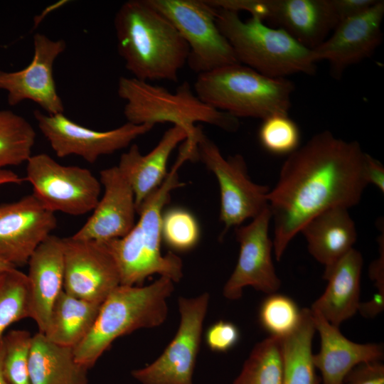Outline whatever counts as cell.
Wrapping results in <instances>:
<instances>
[{"instance_id":"obj_24","label":"cell","mask_w":384,"mask_h":384,"mask_svg":"<svg viewBox=\"0 0 384 384\" xmlns=\"http://www.w3.org/2000/svg\"><path fill=\"white\" fill-rule=\"evenodd\" d=\"M312 257L328 268L348 251L357 239L355 223L344 207L326 210L308 221L300 230Z\"/></svg>"},{"instance_id":"obj_19","label":"cell","mask_w":384,"mask_h":384,"mask_svg":"<svg viewBox=\"0 0 384 384\" xmlns=\"http://www.w3.org/2000/svg\"><path fill=\"white\" fill-rule=\"evenodd\" d=\"M30 318L44 333L52 307L63 290V238L50 235L34 250L28 263Z\"/></svg>"},{"instance_id":"obj_21","label":"cell","mask_w":384,"mask_h":384,"mask_svg":"<svg viewBox=\"0 0 384 384\" xmlns=\"http://www.w3.org/2000/svg\"><path fill=\"white\" fill-rule=\"evenodd\" d=\"M267 21L311 50L338 24L330 0H270Z\"/></svg>"},{"instance_id":"obj_20","label":"cell","mask_w":384,"mask_h":384,"mask_svg":"<svg viewBox=\"0 0 384 384\" xmlns=\"http://www.w3.org/2000/svg\"><path fill=\"white\" fill-rule=\"evenodd\" d=\"M311 311L321 339L320 350L313 355V361L320 371L321 384H343L346 376L358 364L383 359L382 344L353 342L340 332L339 327L330 324L319 313Z\"/></svg>"},{"instance_id":"obj_35","label":"cell","mask_w":384,"mask_h":384,"mask_svg":"<svg viewBox=\"0 0 384 384\" xmlns=\"http://www.w3.org/2000/svg\"><path fill=\"white\" fill-rule=\"evenodd\" d=\"M240 331L233 323L220 320L206 331L205 340L214 352L224 353L233 348L240 339Z\"/></svg>"},{"instance_id":"obj_5","label":"cell","mask_w":384,"mask_h":384,"mask_svg":"<svg viewBox=\"0 0 384 384\" xmlns=\"http://www.w3.org/2000/svg\"><path fill=\"white\" fill-rule=\"evenodd\" d=\"M117 94L124 102V115L127 122L134 124L171 123L183 129L188 135L186 142L196 146L201 128L197 122H203L227 132L239 129V119L218 110L203 102L186 81L174 92L133 77H121Z\"/></svg>"},{"instance_id":"obj_6","label":"cell","mask_w":384,"mask_h":384,"mask_svg":"<svg viewBox=\"0 0 384 384\" xmlns=\"http://www.w3.org/2000/svg\"><path fill=\"white\" fill-rule=\"evenodd\" d=\"M295 90L287 78H272L240 63L198 75L196 95L210 107L239 117L289 114Z\"/></svg>"},{"instance_id":"obj_32","label":"cell","mask_w":384,"mask_h":384,"mask_svg":"<svg viewBox=\"0 0 384 384\" xmlns=\"http://www.w3.org/2000/svg\"><path fill=\"white\" fill-rule=\"evenodd\" d=\"M161 228L162 241L174 251L190 250L199 242L201 230L198 220L183 208L172 207L164 210Z\"/></svg>"},{"instance_id":"obj_15","label":"cell","mask_w":384,"mask_h":384,"mask_svg":"<svg viewBox=\"0 0 384 384\" xmlns=\"http://www.w3.org/2000/svg\"><path fill=\"white\" fill-rule=\"evenodd\" d=\"M65 49V41L36 33L31 62L18 71L0 70V90L7 92L8 103L16 106L24 100H31L46 114L63 113V103L54 80L53 65Z\"/></svg>"},{"instance_id":"obj_38","label":"cell","mask_w":384,"mask_h":384,"mask_svg":"<svg viewBox=\"0 0 384 384\" xmlns=\"http://www.w3.org/2000/svg\"><path fill=\"white\" fill-rule=\"evenodd\" d=\"M364 174L368 184L375 186L382 193L384 192V167L377 159L366 153Z\"/></svg>"},{"instance_id":"obj_34","label":"cell","mask_w":384,"mask_h":384,"mask_svg":"<svg viewBox=\"0 0 384 384\" xmlns=\"http://www.w3.org/2000/svg\"><path fill=\"white\" fill-rule=\"evenodd\" d=\"M258 137L261 145L267 151L289 155L299 148L300 132L289 114H277L262 119Z\"/></svg>"},{"instance_id":"obj_37","label":"cell","mask_w":384,"mask_h":384,"mask_svg":"<svg viewBox=\"0 0 384 384\" xmlns=\"http://www.w3.org/2000/svg\"><path fill=\"white\" fill-rule=\"evenodd\" d=\"M338 23L357 16L373 6L378 0H330Z\"/></svg>"},{"instance_id":"obj_33","label":"cell","mask_w":384,"mask_h":384,"mask_svg":"<svg viewBox=\"0 0 384 384\" xmlns=\"http://www.w3.org/2000/svg\"><path fill=\"white\" fill-rule=\"evenodd\" d=\"M32 337L29 331L22 329L12 330L3 336L2 371L7 384H29Z\"/></svg>"},{"instance_id":"obj_39","label":"cell","mask_w":384,"mask_h":384,"mask_svg":"<svg viewBox=\"0 0 384 384\" xmlns=\"http://www.w3.org/2000/svg\"><path fill=\"white\" fill-rule=\"evenodd\" d=\"M382 233L378 238L380 255L369 266V276L374 282L378 292L384 294V238Z\"/></svg>"},{"instance_id":"obj_10","label":"cell","mask_w":384,"mask_h":384,"mask_svg":"<svg viewBox=\"0 0 384 384\" xmlns=\"http://www.w3.org/2000/svg\"><path fill=\"white\" fill-rule=\"evenodd\" d=\"M26 163L25 181L50 211L82 215L96 207L102 185L89 169L61 165L45 153L31 155Z\"/></svg>"},{"instance_id":"obj_16","label":"cell","mask_w":384,"mask_h":384,"mask_svg":"<svg viewBox=\"0 0 384 384\" xmlns=\"http://www.w3.org/2000/svg\"><path fill=\"white\" fill-rule=\"evenodd\" d=\"M56 226L55 213L33 193L0 204V258L15 267L26 265Z\"/></svg>"},{"instance_id":"obj_43","label":"cell","mask_w":384,"mask_h":384,"mask_svg":"<svg viewBox=\"0 0 384 384\" xmlns=\"http://www.w3.org/2000/svg\"><path fill=\"white\" fill-rule=\"evenodd\" d=\"M14 268H16V267H15L12 265L5 262L4 260L0 258V274L5 273Z\"/></svg>"},{"instance_id":"obj_2","label":"cell","mask_w":384,"mask_h":384,"mask_svg":"<svg viewBox=\"0 0 384 384\" xmlns=\"http://www.w3.org/2000/svg\"><path fill=\"white\" fill-rule=\"evenodd\" d=\"M114 26L117 50L133 78L146 82L177 81L189 47L174 26L147 0H129L117 10Z\"/></svg>"},{"instance_id":"obj_17","label":"cell","mask_w":384,"mask_h":384,"mask_svg":"<svg viewBox=\"0 0 384 384\" xmlns=\"http://www.w3.org/2000/svg\"><path fill=\"white\" fill-rule=\"evenodd\" d=\"M384 1L378 0L366 11L341 21L330 37L312 49L317 63H329L331 73L340 78L350 66L370 57L383 38Z\"/></svg>"},{"instance_id":"obj_30","label":"cell","mask_w":384,"mask_h":384,"mask_svg":"<svg viewBox=\"0 0 384 384\" xmlns=\"http://www.w3.org/2000/svg\"><path fill=\"white\" fill-rule=\"evenodd\" d=\"M30 318L27 275L14 268L0 280V338L12 324Z\"/></svg>"},{"instance_id":"obj_44","label":"cell","mask_w":384,"mask_h":384,"mask_svg":"<svg viewBox=\"0 0 384 384\" xmlns=\"http://www.w3.org/2000/svg\"><path fill=\"white\" fill-rule=\"evenodd\" d=\"M3 274L4 273L0 274V280H1V277H2Z\"/></svg>"},{"instance_id":"obj_7","label":"cell","mask_w":384,"mask_h":384,"mask_svg":"<svg viewBox=\"0 0 384 384\" xmlns=\"http://www.w3.org/2000/svg\"><path fill=\"white\" fill-rule=\"evenodd\" d=\"M216 23L239 63L272 78L316 73L312 50L283 29L255 17L243 21L238 12L222 9H216Z\"/></svg>"},{"instance_id":"obj_25","label":"cell","mask_w":384,"mask_h":384,"mask_svg":"<svg viewBox=\"0 0 384 384\" xmlns=\"http://www.w3.org/2000/svg\"><path fill=\"white\" fill-rule=\"evenodd\" d=\"M88 369L78 363L72 348L33 335L29 355V384H88Z\"/></svg>"},{"instance_id":"obj_13","label":"cell","mask_w":384,"mask_h":384,"mask_svg":"<svg viewBox=\"0 0 384 384\" xmlns=\"http://www.w3.org/2000/svg\"><path fill=\"white\" fill-rule=\"evenodd\" d=\"M63 290L86 301L102 303L120 285L117 262L105 242L63 238Z\"/></svg>"},{"instance_id":"obj_42","label":"cell","mask_w":384,"mask_h":384,"mask_svg":"<svg viewBox=\"0 0 384 384\" xmlns=\"http://www.w3.org/2000/svg\"><path fill=\"white\" fill-rule=\"evenodd\" d=\"M4 356V341L3 336L0 338V384H7L6 382L3 371H2V363Z\"/></svg>"},{"instance_id":"obj_9","label":"cell","mask_w":384,"mask_h":384,"mask_svg":"<svg viewBox=\"0 0 384 384\" xmlns=\"http://www.w3.org/2000/svg\"><path fill=\"white\" fill-rule=\"evenodd\" d=\"M196 159L215 176L220 188V220L223 235L241 225L269 208L270 188L254 183L247 173L244 157L239 154L225 158L218 146L201 129L196 143Z\"/></svg>"},{"instance_id":"obj_29","label":"cell","mask_w":384,"mask_h":384,"mask_svg":"<svg viewBox=\"0 0 384 384\" xmlns=\"http://www.w3.org/2000/svg\"><path fill=\"white\" fill-rule=\"evenodd\" d=\"M36 132L23 117L0 110V169L18 166L32 155Z\"/></svg>"},{"instance_id":"obj_1","label":"cell","mask_w":384,"mask_h":384,"mask_svg":"<svg viewBox=\"0 0 384 384\" xmlns=\"http://www.w3.org/2000/svg\"><path fill=\"white\" fill-rule=\"evenodd\" d=\"M365 155L358 142L336 137L328 130L288 155L267 196L277 261L311 218L334 207L358 204L368 186Z\"/></svg>"},{"instance_id":"obj_18","label":"cell","mask_w":384,"mask_h":384,"mask_svg":"<svg viewBox=\"0 0 384 384\" xmlns=\"http://www.w3.org/2000/svg\"><path fill=\"white\" fill-rule=\"evenodd\" d=\"M100 181L103 195L75 238L106 242L125 236L135 224L134 193L118 166L100 171Z\"/></svg>"},{"instance_id":"obj_23","label":"cell","mask_w":384,"mask_h":384,"mask_svg":"<svg viewBox=\"0 0 384 384\" xmlns=\"http://www.w3.org/2000/svg\"><path fill=\"white\" fill-rule=\"evenodd\" d=\"M187 138L183 129L173 126L146 154H142L139 146L132 144L121 155L117 166L133 189L137 213L144 201L163 183L168 174L167 164L171 154Z\"/></svg>"},{"instance_id":"obj_41","label":"cell","mask_w":384,"mask_h":384,"mask_svg":"<svg viewBox=\"0 0 384 384\" xmlns=\"http://www.w3.org/2000/svg\"><path fill=\"white\" fill-rule=\"evenodd\" d=\"M25 181V178L19 176L14 171L0 169V186L6 183H17L20 184Z\"/></svg>"},{"instance_id":"obj_12","label":"cell","mask_w":384,"mask_h":384,"mask_svg":"<svg viewBox=\"0 0 384 384\" xmlns=\"http://www.w3.org/2000/svg\"><path fill=\"white\" fill-rule=\"evenodd\" d=\"M33 115L39 130L58 157L76 155L90 164L101 156L127 147L154 128L127 122L113 129L97 131L75 123L63 113L48 114L35 110Z\"/></svg>"},{"instance_id":"obj_4","label":"cell","mask_w":384,"mask_h":384,"mask_svg":"<svg viewBox=\"0 0 384 384\" xmlns=\"http://www.w3.org/2000/svg\"><path fill=\"white\" fill-rule=\"evenodd\" d=\"M174 291V282L163 277L145 286L119 285L102 302L89 334L73 348L76 361L89 369L117 338L164 324Z\"/></svg>"},{"instance_id":"obj_27","label":"cell","mask_w":384,"mask_h":384,"mask_svg":"<svg viewBox=\"0 0 384 384\" xmlns=\"http://www.w3.org/2000/svg\"><path fill=\"white\" fill-rule=\"evenodd\" d=\"M316 332L311 309H302L297 329L281 339L282 384H320L313 361L312 341Z\"/></svg>"},{"instance_id":"obj_8","label":"cell","mask_w":384,"mask_h":384,"mask_svg":"<svg viewBox=\"0 0 384 384\" xmlns=\"http://www.w3.org/2000/svg\"><path fill=\"white\" fill-rule=\"evenodd\" d=\"M177 29L189 47L187 63L198 75L239 63L206 0H147Z\"/></svg>"},{"instance_id":"obj_40","label":"cell","mask_w":384,"mask_h":384,"mask_svg":"<svg viewBox=\"0 0 384 384\" xmlns=\"http://www.w3.org/2000/svg\"><path fill=\"white\" fill-rule=\"evenodd\" d=\"M384 308V294L377 292L369 302L360 303L358 311L363 316L373 318L380 314Z\"/></svg>"},{"instance_id":"obj_11","label":"cell","mask_w":384,"mask_h":384,"mask_svg":"<svg viewBox=\"0 0 384 384\" xmlns=\"http://www.w3.org/2000/svg\"><path fill=\"white\" fill-rule=\"evenodd\" d=\"M209 299L207 292L195 297L178 298L180 323L174 338L154 362L132 371L135 380L141 384H193Z\"/></svg>"},{"instance_id":"obj_45","label":"cell","mask_w":384,"mask_h":384,"mask_svg":"<svg viewBox=\"0 0 384 384\" xmlns=\"http://www.w3.org/2000/svg\"><path fill=\"white\" fill-rule=\"evenodd\" d=\"M320 384H321V383H320Z\"/></svg>"},{"instance_id":"obj_28","label":"cell","mask_w":384,"mask_h":384,"mask_svg":"<svg viewBox=\"0 0 384 384\" xmlns=\"http://www.w3.org/2000/svg\"><path fill=\"white\" fill-rule=\"evenodd\" d=\"M281 339L269 336L258 342L233 384H282Z\"/></svg>"},{"instance_id":"obj_3","label":"cell","mask_w":384,"mask_h":384,"mask_svg":"<svg viewBox=\"0 0 384 384\" xmlns=\"http://www.w3.org/2000/svg\"><path fill=\"white\" fill-rule=\"evenodd\" d=\"M186 161H189L188 156L180 151L163 183L139 208V218L132 230L121 238L105 242L117 262L120 284L139 286L153 274L168 278L174 283L182 279L181 258L172 251L161 253V224L171 191L184 185L179 181L177 172Z\"/></svg>"},{"instance_id":"obj_26","label":"cell","mask_w":384,"mask_h":384,"mask_svg":"<svg viewBox=\"0 0 384 384\" xmlns=\"http://www.w3.org/2000/svg\"><path fill=\"white\" fill-rule=\"evenodd\" d=\"M101 304L79 299L63 290L42 334L54 343L73 348L90 331Z\"/></svg>"},{"instance_id":"obj_22","label":"cell","mask_w":384,"mask_h":384,"mask_svg":"<svg viewBox=\"0 0 384 384\" xmlns=\"http://www.w3.org/2000/svg\"><path fill=\"white\" fill-rule=\"evenodd\" d=\"M363 265L361 253L352 248L332 266L325 268L323 277L328 281L327 287L311 309L338 327L352 317L358 312L361 303Z\"/></svg>"},{"instance_id":"obj_36","label":"cell","mask_w":384,"mask_h":384,"mask_svg":"<svg viewBox=\"0 0 384 384\" xmlns=\"http://www.w3.org/2000/svg\"><path fill=\"white\" fill-rule=\"evenodd\" d=\"M343 384H384V365L381 361L358 364L346 376Z\"/></svg>"},{"instance_id":"obj_14","label":"cell","mask_w":384,"mask_h":384,"mask_svg":"<svg viewBox=\"0 0 384 384\" xmlns=\"http://www.w3.org/2000/svg\"><path fill=\"white\" fill-rule=\"evenodd\" d=\"M270 221L269 207L249 224L235 228L240 252L235 267L223 287V294L226 299H240L243 289L248 286L267 294L275 293L280 288L281 281L272 258Z\"/></svg>"},{"instance_id":"obj_31","label":"cell","mask_w":384,"mask_h":384,"mask_svg":"<svg viewBox=\"0 0 384 384\" xmlns=\"http://www.w3.org/2000/svg\"><path fill=\"white\" fill-rule=\"evenodd\" d=\"M267 295L260 308V322L270 336L284 338L298 327L302 309L286 295L277 292Z\"/></svg>"}]
</instances>
